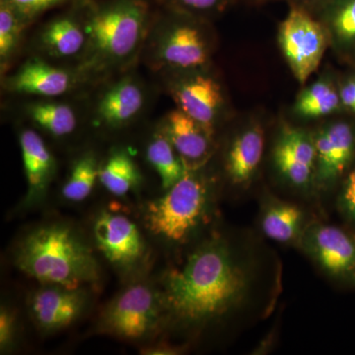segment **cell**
<instances>
[{"label": "cell", "mask_w": 355, "mask_h": 355, "mask_svg": "<svg viewBox=\"0 0 355 355\" xmlns=\"http://www.w3.org/2000/svg\"><path fill=\"white\" fill-rule=\"evenodd\" d=\"M139 167L132 156L123 149H114L100 165L99 182L114 196H125L139 184Z\"/></svg>", "instance_id": "25"}, {"label": "cell", "mask_w": 355, "mask_h": 355, "mask_svg": "<svg viewBox=\"0 0 355 355\" xmlns=\"http://www.w3.org/2000/svg\"><path fill=\"white\" fill-rule=\"evenodd\" d=\"M19 114L35 130L53 139H64L77 132L85 112L67 98H29L21 104Z\"/></svg>", "instance_id": "18"}, {"label": "cell", "mask_w": 355, "mask_h": 355, "mask_svg": "<svg viewBox=\"0 0 355 355\" xmlns=\"http://www.w3.org/2000/svg\"><path fill=\"white\" fill-rule=\"evenodd\" d=\"M161 6L211 21L222 15L238 0H156Z\"/></svg>", "instance_id": "28"}, {"label": "cell", "mask_w": 355, "mask_h": 355, "mask_svg": "<svg viewBox=\"0 0 355 355\" xmlns=\"http://www.w3.org/2000/svg\"><path fill=\"white\" fill-rule=\"evenodd\" d=\"M265 128L257 120L247 121L229 139L223 167L229 183L247 190L256 181L265 154Z\"/></svg>", "instance_id": "16"}, {"label": "cell", "mask_w": 355, "mask_h": 355, "mask_svg": "<svg viewBox=\"0 0 355 355\" xmlns=\"http://www.w3.org/2000/svg\"><path fill=\"white\" fill-rule=\"evenodd\" d=\"M298 249L329 279L355 288V234L349 228L311 220Z\"/></svg>", "instance_id": "10"}, {"label": "cell", "mask_w": 355, "mask_h": 355, "mask_svg": "<svg viewBox=\"0 0 355 355\" xmlns=\"http://www.w3.org/2000/svg\"><path fill=\"white\" fill-rule=\"evenodd\" d=\"M216 42L211 21L157 3L140 60L160 76L202 69L211 65Z\"/></svg>", "instance_id": "3"}, {"label": "cell", "mask_w": 355, "mask_h": 355, "mask_svg": "<svg viewBox=\"0 0 355 355\" xmlns=\"http://www.w3.org/2000/svg\"><path fill=\"white\" fill-rule=\"evenodd\" d=\"M84 294L79 289L53 286L33 294L30 309L33 319L44 331L69 326L80 315Z\"/></svg>", "instance_id": "20"}, {"label": "cell", "mask_w": 355, "mask_h": 355, "mask_svg": "<svg viewBox=\"0 0 355 355\" xmlns=\"http://www.w3.org/2000/svg\"><path fill=\"white\" fill-rule=\"evenodd\" d=\"M30 25L11 7L0 2V71L8 73L24 44Z\"/></svg>", "instance_id": "26"}, {"label": "cell", "mask_w": 355, "mask_h": 355, "mask_svg": "<svg viewBox=\"0 0 355 355\" xmlns=\"http://www.w3.org/2000/svg\"><path fill=\"white\" fill-rule=\"evenodd\" d=\"M314 16L328 33L331 48L342 53L355 51V0H328Z\"/></svg>", "instance_id": "22"}, {"label": "cell", "mask_w": 355, "mask_h": 355, "mask_svg": "<svg viewBox=\"0 0 355 355\" xmlns=\"http://www.w3.org/2000/svg\"><path fill=\"white\" fill-rule=\"evenodd\" d=\"M311 219L302 207L266 193L261 200L259 225L263 234L272 241L298 249Z\"/></svg>", "instance_id": "19"}, {"label": "cell", "mask_w": 355, "mask_h": 355, "mask_svg": "<svg viewBox=\"0 0 355 355\" xmlns=\"http://www.w3.org/2000/svg\"><path fill=\"white\" fill-rule=\"evenodd\" d=\"M316 148L314 196L338 188L355 162V128L345 121L324 123L313 132Z\"/></svg>", "instance_id": "13"}, {"label": "cell", "mask_w": 355, "mask_h": 355, "mask_svg": "<svg viewBox=\"0 0 355 355\" xmlns=\"http://www.w3.org/2000/svg\"><path fill=\"white\" fill-rule=\"evenodd\" d=\"M282 1H286L289 7L302 9L314 15L328 0H282Z\"/></svg>", "instance_id": "32"}, {"label": "cell", "mask_w": 355, "mask_h": 355, "mask_svg": "<svg viewBox=\"0 0 355 355\" xmlns=\"http://www.w3.org/2000/svg\"><path fill=\"white\" fill-rule=\"evenodd\" d=\"M15 336V317L12 311L2 306L0 311V347L4 352L12 345Z\"/></svg>", "instance_id": "31"}, {"label": "cell", "mask_w": 355, "mask_h": 355, "mask_svg": "<svg viewBox=\"0 0 355 355\" xmlns=\"http://www.w3.org/2000/svg\"><path fill=\"white\" fill-rule=\"evenodd\" d=\"M19 144L28 186L26 202H35L44 197L53 181L55 159L39 132L31 128L20 130Z\"/></svg>", "instance_id": "21"}, {"label": "cell", "mask_w": 355, "mask_h": 355, "mask_svg": "<svg viewBox=\"0 0 355 355\" xmlns=\"http://www.w3.org/2000/svg\"><path fill=\"white\" fill-rule=\"evenodd\" d=\"M272 253L249 233L214 234L163 279L162 304L184 328L266 315L279 292Z\"/></svg>", "instance_id": "1"}, {"label": "cell", "mask_w": 355, "mask_h": 355, "mask_svg": "<svg viewBox=\"0 0 355 355\" xmlns=\"http://www.w3.org/2000/svg\"><path fill=\"white\" fill-rule=\"evenodd\" d=\"M336 202L345 225L355 234V162L338 186Z\"/></svg>", "instance_id": "30"}, {"label": "cell", "mask_w": 355, "mask_h": 355, "mask_svg": "<svg viewBox=\"0 0 355 355\" xmlns=\"http://www.w3.org/2000/svg\"><path fill=\"white\" fill-rule=\"evenodd\" d=\"M210 67L172 72L161 77L176 108L216 130L225 120L228 106L220 81Z\"/></svg>", "instance_id": "8"}, {"label": "cell", "mask_w": 355, "mask_h": 355, "mask_svg": "<svg viewBox=\"0 0 355 355\" xmlns=\"http://www.w3.org/2000/svg\"><path fill=\"white\" fill-rule=\"evenodd\" d=\"M277 39L292 74L304 85L319 69L330 46L328 33L313 14L289 7L288 14L279 26Z\"/></svg>", "instance_id": "9"}, {"label": "cell", "mask_w": 355, "mask_h": 355, "mask_svg": "<svg viewBox=\"0 0 355 355\" xmlns=\"http://www.w3.org/2000/svg\"><path fill=\"white\" fill-rule=\"evenodd\" d=\"M241 1L246 2L248 4H261L268 1V0H241Z\"/></svg>", "instance_id": "33"}, {"label": "cell", "mask_w": 355, "mask_h": 355, "mask_svg": "<svg viewBox=\"0 0 355 355\" xmlns=\"http://www.w3.org/2000/svg\"><path fill=\"white\" fill-rule=\"evenodd\" d=\"M342 108L338 85L330 74L326 73L299 93L293 104V113L305 120H316Z\"/></svg>", "instance_id": "23"}, {"label": "cell", "mask_w": 355, "mask_h": 355, "mask_svg": "<svg viewBox=\"0 0 355 355\" xmlns=\"http://www.w3.org/2000/svg\"><path fill=\"white\" fill-rule=\"evenodd\" d=\"M160 301L148 286L128 287L114 299L105 314L104 323L121 338H142L158 321Z\"/></svg>", "instance_id": "14"}, {"label": "cell", "mask_w": 355, "mask_h": 355, "mask_svg": "<svg viewBox=\"0 0 355 355\" xmlns=\"http://www.w3.org/2000/svg\"><path fill=\"white\" fill-rule=\"evenodd\" d=\"M94 95L85 106L91 125L107 132L132 127L146 114L150 91L135 69L93 86Z\"/></svg>", "instance_id": "6"}, {"label": "cell", "mask_w": 355, "mask_h": 355, "mask_svg": "<svg viewBox=\"0 0 355 355\" xmlns=\"http://www.w3.org/2000/svg\"><path fill=\"white\" fill-rule=\"evenodd\" d=\"M1 80L6 93L25 98H67L92 88L76 67L51 64L35 55H29L12 73L2 76Z\"/></svg>", "instance_id": "11"}, {"label": "cell", "mask_w": 355, "mask_h": 355, "mask_svg": "<svg viewBox=\"0 0 355 355\" xmlns=\"http://www.w3.org/2000/svg\"><path fill=\"white\" fill-rule=\"evenodd\" d=\"M205 169L186 170L163 197L147 203L144 218L154 235L184 244L210 221L216 182Z\"/></svg>", "instance_id": "5"}, {"label": "cell", "mask_w": 355, "mask_h": 355, "mask_svg": "<svg viewBox=\"0 0 355 355\" xmlns=\"http://www.w3.org/2000/svg\"><path fill=\"white\" fill-rule=\"evenodd\" d=\"M100 165L92 151L76 159L69 177L62 187V197L69 202H80L92 193L96 182L99 181Z\"/></svg>", "instance_id": "27"}, {"label": "cell", "mask_w": 355, "mask_h": 355, "mask_svg": "<svg viewBox=\"0 0 355 355\" xmlns=\"http://www.w3.org/2000/svg\"><path fill=\"white\" fill-rule=\"evenodd\" d=\"M350 80H352V84H354V91H355V76L349 77Z\"/></svg>", "instance_id": "34"}, {"label": "cell", "mask_w": 355, "mask_h": 355, "mask_svg": "<svg viewBox=\"0 0 355 355\" xmlns=\"http://www.w3.org/2000/svg\"><path fill=\"white\" fill-rule=\"evenodd\" d=\"M156 8V0H89L87 50L77 69L91 87L135 69Z\"/></svg>", "instance_id": "2"}, {"label": "cell", "mask_w": 355, "mask_h": 355, "mask_svg": "<svg viewBox=\"0 0 355 355\" xmlns=\"http://www.w3.org/2000/svg\"><path fill=\"white\" fill-rule=\"evenodd\" d=\"M94 237L100 251L114 265L132 266L144 254L139 229L123 214L102 212L96 219Z\"/></svg>", "instance_id": "17"}, {"label": "cell", "mask_w": 355, "mask_h": 355, "mask_svg": "<svg viewBox=\"0 0 355 355\" xmlns=\"http://www.w3.org/2000/svg\"><path fill=\"white\" fill-rule=\"evenodd\" d=\"M270 162L284 186L305 197L314 196L316 148L313 132L282 125L272 144Z\"/></svg>", "instance_id": "12"}, {"label": "cell", "mask_w": 355, "mask_h": 355, "mask_svg": "<svg viewBox=\"0 0 355 355\" xmlns=\"http://www.w3.org/2000/svg\"><path fill=\"white\" fill-rule=\"evenodd\" d=\"M146 155V160L160 178L165 191L174 186L186 172L179 154L159 123L147 142Z\"/></svg>", "instance_id": "24"}, {"label": "cell", "mask_w": 355, "mask_h": 355, "mask_svg": "<svg viewBox=\"0 0 355 355\" xmlns=\"http://www.w3.org/2000/svg\"><path fill=\"white\" fill-rule=\"evenodd\" d=\"M159 125L176 149L186 170L207 167L216 151V130L178 108L168 112Z\"/></svg>", "instance_id": "15"}, {"label": "cell", "mask_w": 355, "mask_h": 355, "mask_svg": "<svg viewBox=\"0 0 355 355\" xmlns=\"http://www.w3.org/2000/svg\"><path fill=\"white\" fill-rule=\"evenodd\" d=\"M16 265L42 284L69 289L99 279L94 256L67 226H44L26 236L16 253Z\"/></svg>", "instance_id": "4"}, {"label": "cell", "mask_w": 355, "mask_h": 355, "mask_svg": "<svg viewBox=\"0 0 355 355\" xmlns=\"http://www.w3.org/2000/svg\"><path fill=\"white\" fill-rule=\"evenodd\" d=\"M81 0H0L19 14L30 26L40 17L55 8H62Z\"/></svg>", "instance_id": "29"}, {"label": "cell", "mask_w": 355, "mask_h": 355, "mask_svg": "<svg viewBox=\"0 0 355 355\" xmlns=\"http://www.w3.org/2000/svg\"><path fill=\"white\" fill-rule=\"evenodd\" d=\"M88 2L81 0L67 6L40 26L29 42L30 55L77 69L87 50Z\"/></svg>", "instance_id": "7"}]
</instances>
